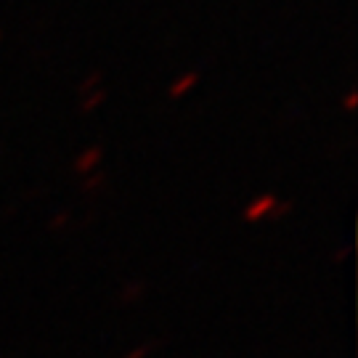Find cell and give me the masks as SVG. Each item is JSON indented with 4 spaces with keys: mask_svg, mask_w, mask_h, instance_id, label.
Listing matches in <instances>:
<instances>
[{
    "mask_svg": "<svg viewBox=\"0 0 358 358\" xmlns=\"http://www.w3.org/2000/svg\"><path fill=\"white\" fill-rule=\"evenodd\" d=\"M149 353H152V345H138L130 356H125V358H146Z\"/></svg>",
    "mask_w": 358,
    "mask_h": 358,
    "instance_id": "obj_3",
    "label": "cell"
},
{
    "mask_svg": "<svg viewBox=\"0 0 358 358\" xmlns=\"http://www.w3.org/2000/svg\"><path fill=\"white\" fill-rule=\"evenodd\" d=\"M271 202H273V199H260L255 207H250V210H247V217H250V220H257V217L263 215V213L271 207Z\"/></svg>",
    "mask_w": 358,
    "mask_h": 358,
    "instance_id": "obj_2",
    "label": "cell"
},
{
    "mask_svg": "<svg viewBox=\"0 0 358 358\" xmlns=\"http://www.w3.org/2000/svg\"><path fill=\"white\" fill-rule=\"evenodd\" d=\"M143 289H146V287H143L141 282L125 284V289H122V300H125V303H133V300H136V297H141V294H143Z\"/></svg>",
    "mask_w": 358,
    "mask_h": 358,
    "instance_id": "obj_1",
    "label": "cell"
}]
</instances>
